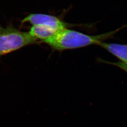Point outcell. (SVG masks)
Segmentation results:
<instances>
[{"label":"cell","instance_id":"4","mask_svg":"<svg viewBox=\"0 0 127 127\" xmlns=\"http://www.w3.org/2000/svg\"><path fill=\"white\" fill-rule=\"evenodd\" d=\"M58 31L53 28L44 25L32 26L29 33L36 41L44 42L54 36Z\"/></svg>","mask_w":127,"mask_h":127},{"label":"cell","instance_id":"6","mask_svg":"<svg viewBox=\"0 0 127 127\" xmlns=\"http://www.w3.org/2000/svg\"><path fill=\"white\" fill-rule=\"evenodd\" d=\"M98 60L101 62L111 64V65H113L115 66H116L118 68H120L121 69H122V70L124 71V72H125L127 73V64L123 63L121 61L113 62L107 61H105L104 60L101 59H98Z\"/></svg>","mask_w":127,"mask_h":127},{"label":"cell","instance_id":"5","mask_svg":"<svg viewBox=\"0 0 127 127\" xmlns=\"http://www.w3.org/2000/svg\"><path fill=\"white\" fill-rule=\"evenodd\" d=\"M98 45L117 58L121 62L127 64V45L102 42Z\"/></svg>","mask_w":127,"mask_h":127},{"label":"cell","instance_id":"2","mask_svg":"<svg viewBox=\"0 0 127 127\" xmlns=\"http://www.w3.org/2000/svg\"><path fill=\"white\" fill-rule=\"evenodd\" d=\"M37 42L28 32L20 31L12 24L5 27L0 25V57Z\"/></svg>","mask_w":127,"mask_h":127},{"label":"cell","instance_id":"1","mask_svg":"<svg viewBox=\"0 0 127 127\" xmlns=\"http://www.w3.org/2000/svg\"><path fill=\"white\" fill-rule=\"evenodd\" d=\"M126 27L127 25H125L112 31L97 35H89L68 28L58 32L43 43L53 50L59 51L77 49L92 45H98L106 40L113 38L116 33Z\"/></svg>","mask_w":127,"mask_h":127},{"label":"cell","instance_id":"3","mask_svg":"<svg viewBox=\"0 0 127 127\" xmlns=\"http://www.w3.org/2000/svg\"><path fill=\"white\" fill-rule=\"evenodd\" d=\"M22 24H29L32 26L44 25L53 28L59 32L65 28L77 26L76 25L66 23L56 16L43 13H31L27 15L21 21Z\"/></svg>","mask_w":127,"mask_h":127}]
</instances>
